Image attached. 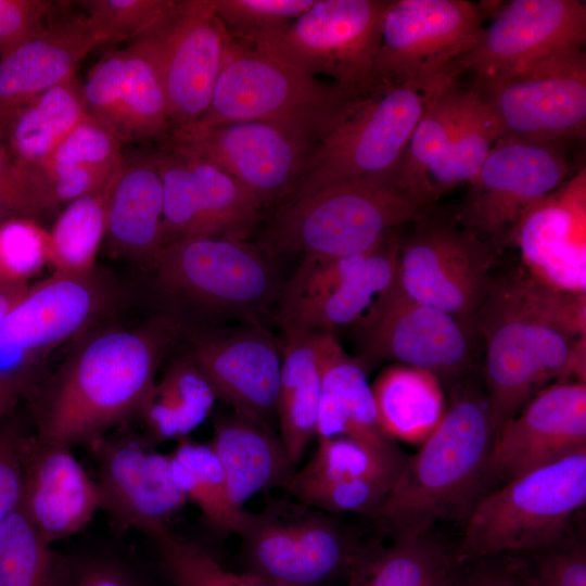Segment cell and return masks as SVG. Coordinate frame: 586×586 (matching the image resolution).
Listing matches in <instances>:
<instances>
[{
    "label": "cell",
    "mask_w": 586,
    "mask_h": 586,
    "mask_svg": "<svg viewBox=\"0 0 586 586\" xmlns=\"http://www.w3.org/2000/svg\"><path fill=\"white\" fill-rule=\"evenodd\" d=\"M56 208L41 176L16 166L0 138V222L12 217L39 220Z\"/></svg>",
    "instance_id": "c3c4849f"
},
{
    "label": "cell",
    "mask_w": 586,
    "mask_h": 586,
    "mask_svg": "<svg viewBox=\"0 0 586 586\" xmlns=\"http://www.w3.org/2000/svg\"><path fill=\"white\" fill-rule=\"evenodd\" d=\"M371 391L380 426L395 442L421 445L448 409L442 381L428 370L408 365L385 368Z\"/></svg>",
    "instance_id": "d6a6232c"
},
{
    "label": "cell",
    "mask_w": 586,
    "mask_h": 586,
    "mask_svg": "<svg viewBox=\"0 0 586 586\" xmlns=\"http://www.w3.org/2000/svg\"><path fill=\"white\" fill-rule=\"evenodd\" d=\"M402 235L390 232L368 255L359 269L333 290L276 314L283 335L355 324L395 275Z\"/></svg>",
    "instance_id": "4dcf8cb0"
},
{
    "label": "cell",
    "mask_w": 586,
    "mask_h": 586,
    "mask_svg": "<svg viewBox=\"0 0 586 586\" xmlns=\"http://www.w3.org/2000/svg\"><path fill=\"white\" fill-rule=\"evenodd\" d=\"M523 586H534V585L530 581H527Z\"/></svg>",
    "instance_id": "6f0895ef"
},
{
    "label": "cell",
    "mask_w": 586,
    "mask_h": 586,
    "mask_svg": "<svg viewBox=\"0 0 586 586\" xmlns=\"http://www.w3.org/2000/svg\"><path fill=\"white\" fill-rule=\"evenodd\" d=\"M341 436L358 441L390 459L399 462L407 459L380 426L364 365L349 356L339 342L323 371L316 437Z\"/></svg>",
    "instance_id": "f546056e"
},
{
    "label": "cell",
    "mask_w": 586,
    "mask_h": 586,
    "mask_svg": "<svg viewBox=\"0 0 586 586\" xmlns=\"http://www.w3.org/2000/svg\"><path fill=\"white\" fill-rule=\"evenodd\" d=\"M471 89L495 117L500 137L563 145L585 137L584 48L476 75Z\"/></svg>",
    "instance_id": "9c48e42d"
},
{
    "label": "cell",
    "mask_w": 586,
    "mask_h": 586,
    "mask_svg": "<svg viewBox=\"0 0 586 586\" xmlns=\"http://www.w3.org/2000/svg\"><path fill=\"white\" fill-rule=\"evenodd\" d=\"M168 457L176 485L199 508L207 526L221 536L235 534L244 510L232 509L224 469L211 443L186 437Z\"/></svg>",
    "instance_id": "74e56055"
},
{
    "label": "cell",
    "mask_w": 586,
    "mask_h": 586,
    "mask_svg": "<svg viewBox=\"0 0 586 586\" xmlns=\"http://www.w3.org/2000/svg\"><path fill=\"white\" fill-rule=\"evenodd\" d=\"M471 91L468 107L448 146L429 169L432 205L460 183L471 181L500 137L495 117Z\"/></svg>",
    "instance_id": "ab89813d"
},
{
    "label": "cell",
    "mask_w": 586,
    "mask_h": 586,
    "mask_svg": "<svg viewBox=\"0 0 586 586\" xmlns=\"http://www.w3.org/2000/svg\"><path fill=\"white\" fill-rule=\"evenodd\" d=\"M451 80L446 72L423 74L368 98L318 144L288 202L342 179L395 170L429 102Z\"/></svg>",
    "instance_id": "30bf717a"
},
{
    "label": "cell",
    "mask_w": 586,
    "mask_h": 586,
    "mask_svg": "<svg viewBox=\"0 0 586 586\" xmlns=\"http://www.w3.org/2000/svg\"><path fill=\"white\" fill-rule=\"evenodd\" d=\"M28 283H14L0 280V327L7 316L26 293Z\"/></svg>",
    "instance_id": "9f6ffc18"
},
{
    "label": "cell",
    "mask_w": 586,
    "mask_h": 586,
    "mask_svg": "<svg viewBox=\"0 0 586 586\" xmlns=\"http://www.w3.org/2000/svg\"><path fill=\"white\" fill-rule=\"evenodd\" d=\"M176 151L205 160L238 180L262 208L289 200L318 144L280 126L241 120L171 133Z\"/></svg>",
    "instance_id": "2e32d148"
},
{
    "label": "cell",
    "mask_w": 586,
    "mask_h": 586,
    "mask_svg": "<svg viewBox=\"0 0 586 586\" xmlns=\"http://www.w3.org/2000/svg\"><path fill=\"white\" fill-rule=\"evenodd\" d=\"M164 313L182 324H264L281 282L273 256L245 240L191 239L163 246L149 264Z\"/></svg>",
    "instance_id": "277c9868"
},
{
    "label": "cell",
    "mask_w": 586,
    "mask_h": 586,
    "mask_svg": "<svg viewBox=\"0 0 586 586\" xmlns=\"http://www.w3.org/2000/svg\"><path fill=\"white\" fill-rule=\"evenodd\" d=\"M512 243L532 279L557 291L586 294L585 167L523 211Z\"/></svg>",
    "instance_id": "ffe728a7"
},
{
    "label": "cell",
    "mask_w": 586,
    "mask_h": 586,
    "mask_svg": "<svg viewBox=\"0 0 586 586\" xmlns=\"http://www.w3.org/2000/svg\"><path fill=\"white\" fill-rule=\"evenodd\" d=\"M53 4L42 0H0V59L46 25Z\"/></svg>",
    "instance_id": "f907efd6"
},
{
    "label": "cell",
    "mask_w": 586,
    "mask_h": 586,
    "mask_svg": "<svg viewBox=\"0 0 586 586\" xmlns=\"http://www.w3.org/2000/svg\"><path fill=\"white\" fill-rule=\"evenodd\" d=\"M315 0H211L229 36L251 44L308 10Z\"/></svg>",
    "instance_id": "f6af8a7d"
},
{
    "label": "cell",
    "mask_w": 586,
    "mask_h": 586,
    "mask_svg": "<svg viewBox=\"0 0 586 586\" xmlns=\"http://www.w3.org/2000/svg\"><path fill=\"white\" fill-rule=\"evenodd\" d=\"M72 565L22 506L0 527V586H64Z\"/></svg>",
    "instance_id": "f35d334b"
},
{
    "label": "cell",
    "mask_w": 586,
    "mask_h": 586,
    "mask_svg": "<svg viewBox=\"0 0 586 586\" xmlns=\"http://www.w3.org/2000/svg\"><path fill=\"white\" fill-rule=\"evenodd\" d=\"M370 97L300 73L230 37L206 112L194 125L171 133L257 120L289 129L319 144Z\"/></svg>",
    "instance_id": "8992f818"
},
{
    "label": "cell",
    "mask_w": 586,
    "mask_h": 586,
    "mask_svg": "<svg viewBox=\"0 0 586 586\" xmlns=\"http://www.w3.org/2000/svg\"><path fill=\"white\" fill-rule=\"evenodd\" d=\"M582 450H586V382L551 383L500 429L492 451V476L505 484Z\"/></svg>",
    "instance_id": "7402d4cb"
},
{
    "label": "cell",
    "mask_w": 586,
    "mask_h": 586,
    "mask_svg": "<svg viewBox=\"0 0 586 586\" xmlns=\"http://www.w3.org/2000/svg\"><path fill=\"white\" fill-rule=\"evenodd\" d=\"M284 489L296 501L331 514L359 513L374 518L391 487L369 480H309L293 473Z\"/></svg>",
    "instance_id": "ee69618b"
},
{
    "label": "cell",
    "mask_w": 586,
    "mask_h": 586,
    "mask_svg": "<svg viewBox=\"0 0 586 586\" xmlns=\"http://www.w3.org/2000/svg\"><path fill=\"white\" fill-rule=\"evenodd\" d=\"M388 2L315 0L292 22L251 46L300 73L372 95L388 86L375 71Z\"/></svg>",
    "instance_id": "8fae6325"
},
{
    "label": "cell",
    "mask_w": 586,
    "mask_h": 586,
    "mask_svg": "<svg viewBox=\"0 0 586 586\" xmlns=\"http://www.w3.org/2000/svg\"><path fill=\"white\" fill-rule=\"evenodd\" d=\"M115 290L94 269L53 272L29 285L0 327V343L23 353L53 347L85 332L114 301Z\"/></svg>",
    "instance_id": "cb8c5ba5"
},
{
    "label": "cell",
    "mask_w": 586,
    "mask_h": 586,
    "mask_svg": "<svg viewBox=\"0 0 586 586\" xmlns=\"http://www.w3.org/2000/svg\"><path fill=\"white\" fill-rule=\"evenodd\" d=\"M99 46L85 16L46 24L0 59V138L15 112L49 88L74 76Z\"/></svg>",
    "instance_id": "484cf974"
},
{
    "label": "cell",
    "mask_w": 586,
    "mask_h": 586,
    "mask_svg": "<svg viewBox=\"0 0 586 586\" xmlns=\"http://www.w3.org/2000/svg\"><path fill=\"white\" fill-rule=\"evenodd\" d=\"M472 95L457 80L445 84L431 99L396 168L399 184L424 208L432 206L428 173L448 146Z\"/></svg>",
    "instance_id": "d590c367"
},
{
    "label": "cell",
    "mask_w": 586,
    "mask_h": 586,
    "mask_svg": "<svg viewBox=\"0 0 586 586\" xmlns=\"http://www.w3.org/2000/svg\"><path fill=\"white\" fill-rule=\"evenodd\" d=\"M530 579L534 586H586V556L581 546L560 545L543 550Z\"/></svg>",
    "instance_id": "816d5d0a"
},
{
    "label": "cell",
    "mask_w": 586,
    "mask_h": 586,
    "mask_svg": "<svg viewBox=\"0 0 586 586\" xmlns=\"http://www.w3.org/2000/svg\"><path fill=\"white\" fill-rule=\"evenodd\" d=\"M494 443L486 396L457 390L443 420L399 470L373 518L380 528L392 538L466 522L488 494Z\"/></svg>",
    "instance_id": "3957f363"
},
{
    "label": "cell",
    "mask_w": 586,
    "mask_h": 586,
    "mask_svg": "<svg viewBox=\"0 0 586 586\" xmlns=\"http://www.w3.org/2000/svg\"><path fill=\"white\" fill-rule=\"evenodd\" d=\"M22 508L52 545L81 532L100 510L98 485L72 451L29 433Z\"/></svg>",
    "instance_id": "d4e9b609"
},
{
    "label": "cell",
    "mask_w": 586,
    "mask_h": 586,
    "mask_svg": "<svg viewBox=\"0 0 586 586\" xmlns=\"http://www.w3.org/2000/svg\"><path fill=\"white\" fill-rule=\"evenodd\" d=\"M337 343L335 333L324 330L284 336L277 418L280 438L294 466L316 437L323 371Z\"/></svg>",
    "instance_id": "f1b7e54d"
},
{
    "label": "cell",
    "mask_w": 586,
    "mask_h": 586,
    "mask_svg": "<svg viewBox=\"0 0 586 586\" xmlns=\"http://www.w3.org/2000/svg\"><path fill=\"white\" fill-rule=\"evenodd\" d=\"M586 4L579 0H513L504 5L474 43L450 64V74L474 76L551 53L585 48Z\"/></svg>",
    "instance_id": "44dd1931"
},
{
    "label": "cell",
    "mask_w": 586,
    "mask_h": 586,
    "mask_svg": "<svg viewBox=\"0 0 586 586\" xmlns=\"http://www.w3.org/2000/svg\"><path fill=\"white\" fill-rule=\"evenodd\" d=\"M81 92L87 114L112 129L124 143L170 138L162 80L138 42L104 54L88 72Z\"/></svg>",
    "instance_id": "603a6c76"
},
{
    "label": "cell",
    "mask_w": 586,
    "mask_h": 586,
    "mask_svg": "<svg viewBox=\"0 0 586 586\" xmlns=\"http://www.w3.org/2000/svg\"><path fill=\"white\" fill-rule=\"evenodd\" d=\"M412 224L402 237L392 284L474 327L495 277L496 250L436 205Z\"/></svg>",
    "instance_id": "7c38bea8"
},
{
    "label": "cell",
    "mask_w": 586,
    "mask_h": 586,
    "mask_svg": "<svg viewBox=\"0 0 586 586\" xmlns=\"http://www.w3.org/2000/svg\"><path fill=\"white\" fill-rule=\"evenodd\" d=\"M317 441L310 459L302 469L295 470V476L309 480L361 479L392 487L405 463L390 459L348 437Z\"/></svg>",
    "instance_id": "60d3db41"
},
{
    "label": "cell",
    "mask_w": 586,
    "mask_h": 586,
    "mask_svg": "<svg viewBox=\"0 0 586 586\" xmlns=\"http://www.w3.org/2000/svg\"><path fill=\"white\" fill-rule=\"evenodd\" d=\"M186 355L233 411L271 425L282 351L264 324H182Z\"/></svg>",
    "instance_id": "d6986e66"
},
{
    "label": "cell",
    "mask_w": 586,
    "mask_h": 586,
    "mask_svg": "<svg viewBox=\"0 0 586 586\" xmlns=\"http://www.w3.org/2000/svg\"><path fill=\"white\" fill-rule=\"evenodd\" d=\"M388 545H364L348 586H457L455 553L432 532L392 537Z\"/></svg>",
    "instance_id": "1f68e13d"
},
{
    "label": "cell",
    "mask_w": 586,
    "mask_h": 586,
    "mask_svg": "<svg viewBox=\"0 0 586 586\" xmlns=\"http://www.w3.org/2000/svg\"><path fill=\"white\" fill-rule=\"evenodd\" d=\"M425 209L390 173L342 179L286 202L259 244L269 254L359 255Z\"/></svg>",
    "instance_id": "5b68a950"
},
{
    "label": "cell",
    "mask_w": 586,
    "mask_h": 586,
    "mask_svg": "<svg viewBox=\"0 0 586 586\" xmlns=\"http://www.w3.org/2000/svg\"><path fill=\"white\" fill-rule=\"evenodd\" d=\"M216 399L196 365L186 354L175 358L156 379L143 407L144 437L154 446L188 437L208 418Z\"/></svg>",
    "instance_id": "e575fe53"
},
{
    "label": "cell",
    "mask_w": 586,
    "mask_h": 586,
    "mask_svg": "<svg viewBox=\"0 0 586 586\" xmlns=\"http://www.w3.org/2000/svg\"><path fill=\"white\" fill-rule=\"evenodd\" d=\"M12 413L0 422V527L22 504L24 451L30 433Z\"/></svg>",
    "instance_id": "681fc988"
},
{
    "label": "cell",
    "mask_w": 586,
    "mask_h": 586,
    "mask_svg": "<svg viewBox=\"0 0 586 586\" xmlns=\"http://www.w3.org/2000/svg\"><path fill=\"white\" fill-rule=\"evenodd\" d=\"M586 501V450L528 471L486 494L467 519L458 564L565 544Z\"/></svg>",
    "instance_id": "52a82bcc"
},
{
    "label": "cell",
    "mask_w": 586,
    "mask_h": 586,
    "mask_svg": "<svg viewBox=\"0 0 586 586\" xmlns=\"http://www.w3.org/2000/svg\"><path fill=\"white\" fill-rule=\"evenodd\" d=\"M474 329L495 438L551 381L586 382V294L547 288L520 267L494 277Z\"/></svg>",
    "instance_id": "6da1fadb"
},
{
    "label": "cell",
    "mask_w": 586,
    "mask_h": 586,
    "mask_svg": "<svg viewBox=\"0 0 586 586\" xmlns=\"http://www.w3.org/2000/svg\"><path fill=\"white\" fill-rule=\"evenodd\" d=\"M174 0H88L86 23L98 44L135 40L171 7Z\"/></svg>",
    "instance_id": "bcb514c9"
},
{
    "label": "cell",
    "mask_w": 586,
    "mask_h": 586,
    "mask_svg": "<svg viewBox=\"0 0 586 586\" xmlns=\"http://www.w3.org/2000/svg\"><path fill=\"white\" fill-rule=\"evenodd\" d=\"M86 115L75 76L35 97L15 112L4 131L12 162L26 170L39 168Z\"/></svg>",
    "instance_id": "836d02e7"
},
{
    "label": "cell",
    "mask_w": 586,
    "mask_h": 586,
    "mask_svg": "<svg viewBox=\"0 0 586 586\" xmlns=\"http://www.w3.org/2000/svg\"><path fill=\"white\" fill-rule=\"evenodd\" d=\"M105 239L117 257L148 265L163 247V184L156 154L123 156L109 199Z\"/></svg>",
    "instance_id": "83f0119b"
},
{
    "label": "cell",
    "mask_w": 586,
    "mask_h": 586,
    "mask_svg": "<svg viewBox=\"0 0 586 586\" xmlns=\"http://www.w3.org/2000/svg\"><path fill=\"white\" fill-rule=\"evenodd\" d=\"M132 41L146 51L158 72L170 133L194 125L211 103L230 41L211 0H174L164 15Z\"/></svg>",
    "instance_id": "4fadbf2b"
},
{
    "label": "cell",
    "mask_w": 586,
    "mask_h": 586,
    "mask_svg": "<svg viewBox=\"0 0 586 586\" xmlns=\"http://www.w3.org/2000/svg\"><path fill=\"white\" fill-rule=\"evenodd\" d=\"M571 173L565 145L499 137L454 215L497 251L510 244L523 211Z\"/></svg>",
    "instance_id": "5bb4252c"
},
{
    "label": "cell",
    "mask_w": 586,
    "mask_h": 586,
    "mask_svg": "<svg viewBox=\"0 0 586 586\" xmlns=\"http://www.w3.org/2000/svg\"><path fill=\"white\" fill-rule=\"evenodd\" d=\"M457 586H521V583L507 570L485 566L460 574Z\"/></svg>",
    "instance_id": "11a10c76"
},
{
    "label": "cell",
    "mask_w": 586,
    "mask_h": 586,
    "mask_svg": "<svg viewBox=\"0 0 586 586\" xmlns=\"http://www.w3.org/2000/svg\"><path fill=\"white\" fill-rule=\"evenodd\" d=\"M151 538L174 586H283L246 572L228 570L200 544L171 530Z\"/></svg>",
    "instance_id": "b9f144b4"
},
{
    "label": "cell",
    "mask_w": 586,
    "mask_h": 586,
    "mask_svg": "<svg viewBox=\"0 0 586 586\" xmlns=\"http://www.w3.org/2000/svg\"><path fill=\"white\" fill-rule=\"evenodd\" d=\"M208 442L222 466L228 498L237 513L256 493L284 488L295 472L271 425L235 411L215 420Z\"/></svg>",
    "instance_id": "4316f807"
},
{
    "label": "cell",
    "mask_w": 586,
    "mask_h": 586,
    "mask_svg": "<svg viewBox=\"0 0 586 586\" xmlns=\"http://www.w3.org/2000/svg\"><path fill=\"white\" fill-rule=\"evenodd\" d=\"M64 586H144L124 564L109 559L72 565Z\"/></svg>",
    "instance_id": "f5cc1de1"
},
{
    "label": "cell",
    "mask_w": 586,
    "mask_h": 586,
    "mask_svg": "<svg viewBox=\"0 0 586 586\" xmlns=\"http://www.w3.org/2000/svg\"><path fill=\"white\" fill-rule=\"evenodd\" d=\"M49 264V230L39 220L12 217L0 222V280L28 283Z\"/></svg>",
    "instance_id": "7dc6e473"
},
{
    "label": "cell",
    "mask_w": 586,
    "mask_h": 586,
    "mask_svg": "<svg viewBox=\"0 0 586 586\" xmlns=\"http://www.w3.org/2000/svg\"><path fill=\"white\" fill-rule=\"evenodd\" d=\"M88 446L98 467L100 509L114 528L150 538L170 530L188 501L173 479L168 454L133 433H107Z\"/></svg>",
    "instance_id": "e0dca14e"
},
{
    "label": "cell",
    "mask_w": 586,
    "mask_h": 586,
    "mask_svg": "<svg viewBox=\"0 0 586 586\" xmlns=\"http://www.w3.org/2000/svg\"><path fill=\"white\" fill-rule=\"evenodd\" d=\"M485 17L479 3L466 0H390L381 24L378 78L400 85L430 73L453 77L451 62L474 43Z\"/></svg>",
    "instance_id": "ac0fdd59"
},
{
    "label": "cell",
    "mask_w": 586,
    "mask_h": 586,
    "mask_svg": "<svg viewBox=\"0 0 586 586\" xmlns=\"http://www.w3.org/2000/svg\"><path fill=\"white\" fill-rule=\"evenodd\" d=\"M362 361L395 360L457 381L470 369L475 329L391 284L355 323Z\"/></svg>",
    "instance_id": "9a60e30c"
},
{
    "label": "cell",
    "mask_w": 586,
    "mask_h": 586,
    "mask_svg": "<svg viewBox=\"0 0 586 586\" xmlns=\"http://www.w3.org/2000/svg\"><path fill=\"white\" fill-rule=\"evenodd\" d=\"M235 535L246 573L283 586H326L347 579L364 545L331 513L298 501L269 499L244 510Z\"/></svg>",
    "instance_id": "ba28073f"
},
{
    "label": "cell",
    "mask_w": 586,
    "mask_h": 586,
    "mask_svg": "<svg viewBox=\"0 0 586 586\" xmlns=\"http://www.w3.org/2000/svg\"><path fill=\"white\" fill-rule=\"evenodd\" d=\"M181 330L178 318L162 313L136 328L86 334L48 383L36 379L26 392L34 434L73 447L140 419L164 355Z\"/></svg>",
    "instance_id": "7a4b0ae2"
},
{
    "label": "cell",
    "mask_w": 586,
    "mask_h": 586,
    "mask_svg": "<svg viewBox=\"0 0 586 586\" xmlns=\"http://www.w3.org/2000/svg\"><path fill=\"white\" fill-rule=\"evenodd\" d=\"M116 173L97 190L67 203L58 215L49 230V265L53 272L82 275L95 269Z\"/></svg>",
    "instance_id": "8d00e7d4"
},
{
    "label": "cell",
    "mask_w": 586,
    "mask_h": 586,
    "mask_svg": "<svg viewBox=\"0 0 586 586\" xmlns=\"http://www.w3.org/2000/svg\"><path fill=\"white\" fill-rule=\"evenodd\" d=\"M123 144L122 139L112 129L87 114L44 163L35 170L43 177L48 186L51 177L65 170L112 169L117 167L123 160Z\"/></svg>",
    "instance_id": "7bdbcfd3"
},
{
    "label": "cell",
    "mask_w": 586,
    "mask_h": 586,
    "mask_svg": "<svg viewBox=\"0 0 586 586\" xmlns=\"http://www.w3.org/2000/svg\"><path fill=\"white\" fill-rule=\"evenodd\" d=\"M36 378L31 367L0 370V422L13 412Z\"/></svg>",
    "instance_id": "db71d44e"
}]
</instances>
